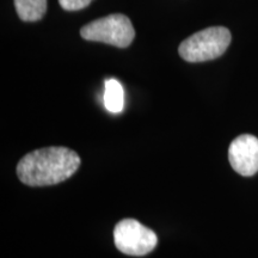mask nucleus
Here are the masks:
<instances>
[{
  "mask_svg": "<svg viewBox=\"0 0 258 258\" xmlns=\"http://www.w3.org/2000/svg\"><path fill=\"white\" fill-rule=\"evenodd\" d=\"M114 241L117 250L129 256H145L152 252L158 244V237L151 228L134 219H123L116 225Z\"/></svg>",
  "mask_w": 258,
  "mask_h": 258,
  "instance_id": "20e7f679",
  "label": "nucleus"
},
{
  "mask_svg": "<svg viewBox=\"0 0 258 258\" xmlns=\"http://www.w3.org/2000/svg\"><path fill=\"white\" fill-rule=\"evenodd\" d=\"M80 35L86 41L103 42L118 48H125L133 42L135 30L127 16L115 14L84 25L80 29Z\"/></svg>",
  "mask_w": 258,
  "mask_h": 258,
  "instance_id": "7ed1b4c3",
  "label": "nucleus"
},
{
  "mask_svg": "<svg viewBox=\"0 0 258 258\" xmlns=\"http://www.w3.org/2000/svg\"><path fill=\"white\" fill-rule=\"evenodd\" d=\"M228 160L235 172L250 177L258 172V139L243 134L235 138L228 148Z\"/></svg>",
  "mask_w": 258,
  "mask_h": 258,
  "instance_id": "39448f33",
  "label": "nucleus"
},
{
  "mask_svg": "<svg viewBox=\"0 0 258 258\" xmlns=\"http://www.w3.org/2000/svg\"><path fill=\"white\" fill-rule=\"evenodd\" d=\"M227 28L212 27L203 29L180 43L178 53L188 62H203L221 56L231 43Z\"/></svg>",
  "mask_w": 258,
  "mask_h": 258,
  "instance_id": "f03ea898",
  "label": "nucleus"
},
{
  "mask_svg": "<svg viewBox=\"0 0 258 258\" xmlns=\"http://www.w3.org/2000/svg\"><path fill=\"white\" fill-rule=\"evenodd\" d=\"M104 105L106 110L112 114H120L123 110L124 105V93L123 88L116 79L105 80L104 91Z\"/></svg>",
  "mask_w": 258,
  "mask_h": 258,
  "instance_id": "0eeeda50",
  "label": "nucleus"
},
{
  "mask_svg": "<svg viewBox=\"0 0 258 258\" xmlns=\"http://www.w3.org/2000/svg\"><path fill=\"white\" fill-rule=\"evenodd\" d=\"M92 0H59L61 8L66 11H78L83 10L91 4Z\"/></svg>",
  "mask_w": 258,
  "mask_h": 258,
  "instance_id": "6e6552de",
  "label": "nucleus"
},
{
  "mask_svg": "<svg viewBox=\"0 0 258 258\" xmlns=\"http://www.w3.org/2000/svg\"><path fill=\"white\" fill-rule=\"evenodd\" d=\"M78 153L66 147H46L25 154L17 165V176L30 186H47L63 182L80 166Z\"/></svg>",
  "mask_w": 258,
  "mask_h": 258,
  "instance_id": "f257e3e1",
  "label": "nucleus"
},
{
  "mask_svg": "<svg viewBox=\"0 0 258 258\" xmlns=\"http://www.w3.org/2000/svg\"><path fill=\"white\" fill-rule=\"evenodd\" d=\"M18 17L23 22H36L47 11V0H15Z\"/></svg>",
  "mask_w": 258,
  "mask_h": 258,
  "instance_id": "423d86ee",
  "label": "nucleus"
}]
</instances>
